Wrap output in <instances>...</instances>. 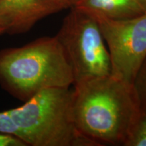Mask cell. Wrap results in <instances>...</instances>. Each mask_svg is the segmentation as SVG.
Returning a JSON list of instances; mask_svg holds the SVG:
<instances>
[{
	"label": "cell",
	"instance_id": "cell-1",
	"mask_svg": "<svg viewBox=\"0 0 146 146\" xmlns=\"http://www.w3.org/2000/svg\"><path fill=\"white\" fill-rule=\"evenodd\" d=\"M141 102L133 85L109 75L74 85L76 129L96 146L123 145Z\"/></svg>",
	"mask_w": 146,
	"mask_h": 146
},
{
	"label": "cell",
	"instance_id": "cell-2",
	"mask_svg": "<svg viewBox=\"0 0 146 146\" xmlns=\"http://www.w3.org/2000/svg\"><path fill=\"white\" fill-rule=\"evenodd\" d=\"M73 83L72 69L56 36L0 50V85L20 101L46 89L70 87Z\"/></svg>",
	"mask_w": 146,
	"mask_h": 146
},
{
	"label": "cell",
	"instance_id": "cell-3",
	"mask_svg": "<svg viewBox=\"0 0 146 146\" xmlns=\"http://www.w3.org/2000/svg\"><path fill=\"white\" fill-rule=\"evenodd\" d=\"M72 105V90L54 87L8 112L17 137L27 146H96L76 129Z\"/></svg>",
	"mask_w": 146,
	"mask_h": 146
},
{
	"label": "cell",
	"instance_id": "cell-4",
	"mask_svg": "<svg viewBox=\"0 0 146 146\" xmlns=\"http://www.w3.org/2000/svg\"><path fill=\"white\" fill-rule=\"evenodd\" d=\"M70 8L55 36L72 69L73 85L111 75L109 52L96 18Z\"/></svg>",
	"mask_w": 146,
	"mask_h": 146
},
{
	"label": "cell",
	"instance_id": "cell-5",
	"mask_svg": "<svg viewBox=\"0 0 146 146\" xmlns=\"http://www.w3.org/2000/svg\"><path fill=\"white\" fill-rule=\"evenodd\" d=\"M92 16L98 22L108 50L111 75L133 85L146 59V13L120 20Z\"/></svg>",
	"mask_w": 146,
	"mask_h": 146
},
{
	"label": "cell",
	"instance_id": "cell-6",
	"mask_svg": "<svg viewBox=\"0 0 146 146\" xmlns=\"http://www.w3.org/2000/svg\"><path fill=\"white\" fill-rule=\"evenodd\" d=\"M64 9L62 0H0V28L11 35L25 33L41 20Z\"/></svg>",
	"mask_w": 146,
	"mask_h": 146
},
{
	"label": "cell",
	"instance_id": "cell-7",
	"mask_svg": "<svg viewBox=\"0 0 146 146\" xmlns=\"http://www.w3.org/2000/svg\"><path fill=\"white\" fill-rule=\"evenodd\" d=\"M70 8L92 16L114 20L133 18L145 13L138 0H71Z\"/></svg>",
	"mask_w": 146,
	"mask_h": 146
},
{
	"label": "cell",
	"instance_id": "cell-8",
	"mask_svg": "<svg viewBox=\"0 0 146 146\" xmlns=\"http://www.w3.org/2000/svg\"><path fill=\"white\" fill-rule=\"evenodd\" d=\"M124 146H146V104L141 102Z\"/></svg>",
	"mask_w": 146,
	"mask_h": 146
},
{
	"label": "cell",
	"instance_id": "cell-9",
	"mask_svg": "<svg viewBox=\"0 0 146 146\" xmlns=\"http://www.w3.org/2000/svg\"><path fill=\"white\" fill-rule=\"evenodd\" d=\"M133 87L140 102L146 104V59L137 74Z\"/></svg>",
	"mask_w": 146,
	"mask_h": 146
},
{
	"label": "cell",
	"instance_id": "cell-10",
	"mask_svg": "<svg viewBox=\"0 0 146 146\" xmlns=\"http://www.w3.org/2000/svg\"><path fill=\"white\" fill-rule=\"evenodd\" d=\"M0 133L13 135L17 137V129L8 110L0 112Z\"/></svg>",
	"mask_w": 146,
	"mask_h": 146
},
{
	"label": "cell",
	"instance_id": "cell-11",
	"mask_svg": "<svg viewBox=\"0 0 146 146\" xmlns=\"http://www.w3.org/2000/svg\"><path fill=\"white\" fill-rule=\"evenodd\" d=\"M0 146H27L23 140L13 135L0 133Z\"/></svg>",
	"mask_w": 146,
	"mask_h": 146
},
{
	"label": "cell",
	"instance_id": "cell-12",
	"mask_svg": "<svg viewBox=\"0 0 146 146\" xmlns=\"http://www.w3.org/2000/svg\"><path fill=\"white\" fill-rule=\"evenodd\" d=\"M138 1L140 3V4L141 5V6L143 7V10L146 13V0H138Z\"/></svg>",
	"mask_w": 146,
	"mask_h": 146
},
{
	"label": "cell",
	"instance_id": "cell-13",
	"mask_svg": "<svg viewBox=\"0 0 146 146\" xmlns=\"http://www.w3.org/2000/svg\"><path fill=\"white\" fill-rule=\"evenodd\" d=\"M62 1L64 4L65 5L66 8H70V3L71 0H62Z\"/></svg>",
	"mask_w": 146,
	"mask_h": 146
},
{
	"label": "cell",
	"instance_id": "cell-14",
	"mask_svg": "<svg viewBox=\"0 0 146 146\" xmlns=\"http://www.w3.org/2000/svg\"><path fill=\"white\" fill-rule=\"evenodd\" d=\"M3 34H5L4 31H3V30L2 29L0 28V35H3Z\"/></svg>",
	"mask_w": 146,
	"mask_h": 146
}]
</instances>
